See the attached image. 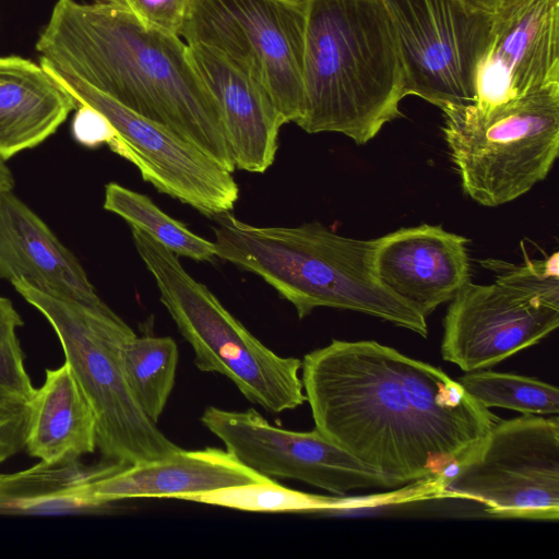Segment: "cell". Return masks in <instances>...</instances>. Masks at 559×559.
Wrapping results in <instances>:
<instances>
[{"label": "cell", "mask_w": 559, "mask_h": 559, "mask_svg": "<svg viewBox=\"0 0 559 559\" xmlns=\"http://www.w3.org/2000/svg\"><path fill=\"white\" fill-rule=\"evenodd\" d=\"M45 373L28 403L24 449L45 463L93 453L97 448L95 415L72 369L64 361Z\"/></svg>", "instance_id": "cell-20"}, {"label": "cell", "mask_w": 559, "mask_h": 559, "mask_svg": "<svg viewBox=\"0 0 559 559\" xmlns=\"http://www.w3.org/2000/svg\"><path fill=\"white\" fill-rule=\"evenodd\" d=\"M0 278L110 311L76 257L12 191L0 194Z\"/></svg>", "instance_id": "cell-16"}, {"label": "cell", "mask_w": 559, "mask_h": 559, "mask_svg": "<svg viewBox=\"0 0 559 559\" xmlns=\"http://www.w3.org/2000/svg\"><path fill=\"white\" fill-rule=\"evenodd\" d=\"M43 69L75 102L102 112L117 132L109 148L132 163L155 189L214 217L239 198L233 173L194 144L96 90L76 75L40 59Z\"/></svg>", "instance_id": "cell-11"}, {"label": "cell", "mask_w": 559, "mask_h": 559, "mask_svg": "<svg viewBox=\"0 0 559 559\" xmlns=\"http://www.w3.org/2000/svg\"><path fill=\"white\" fill-rule=\"evenodd\" d=\"M213 218L216 258L260 276L299 319L320 307L352 310L427 337V318L378 280L376 239L345 237L319 222L260 227L230 212Z\"/></svg>", "instance_id": "cell-4"}, {"label": "cell", "mask_w": 559, "mask_h": 559, "mask_svg": "<svg viewBox=\"0 0 559 559\" xmlns=\"http://www.w3.org/2000/svg\"><path fill=\"white\" fill-rule=\"evenodd\" d=\"M191 59L215 97L238 169L262 174L274 163L285 124L264 87L221 52L191 44Z\"/></svg>", "instance_id": "cell-17"}, {"label": "cell", "mask_w": 559, "mask_h": 559, "mask_svg": "<svg viewBox=\"0 0 559 559\" xmlns=\"http://www.w3.org/2000/svg\"><path fill=\"white\" fill-rule=\"evenodd\" d=\"M456 381L487 408L534 415L559 413L558 388L532 377L479 369L466 372Z\"/></svg>", "instance_id": "cell-24"}, {"label": "cell", "mask_w": 559, "mask_h": 559, "mask_svg": "<svg viewBox=\"0 0 559 559\" xmlns=\"http://www.w3.org/2000/svg\"><path fill=\"white\" fill-rule=\"evenodd\" d=\"M118 5L144 24L180 35L191 0H99Z\"/></svg>", "instance_id": "cell-28"}, {"label": "cell", "mask_w": 559, "mask_h": 559, "mask_svg": "<svg viewBox=\"0 0 559 559\" xmlns=\"http://www.w3.org/2000/svg\"><path fill=\"white\" fill-rule=\"evenodd\" d=\"M559 325V301L512 284L467 282L443 319L441 356L465 372L528 348Z\"/></svg>", "instance_id": "cell-13"}, {"label": "cell", "mask_w": 559, "mask_h": 559, "mask_svg": "<svg viewBox=\"0 0 559 559\" xmlns=\"http://www.w3.org/2000/svg\"><path fill=\"white\" fill-rule=\"evenodd\" d=\"M201 423L248 468L269 478L294 479L346 495L395 488L390 479L340 448L317 429L292 431L271 425L258 411L204 409Z\"/></svg>", "instance_id": "cell-12"}, {"label": "cell", "mask_w": 559, "mask_h": 559, "mask_svg": "<svg viewBox=\"0 0 559 559\" xmlns=\"http://www.w3.org/2000/svg\"><path fill=\"white\" fill-rule=\"evenodd\" d=\"M308 0H191L180 32L215 49L258 81L285 123L304 109Z\"/></svg>", "instance_id": "cell-8"}, {"label": "cell", "mask_w": 559, "mask_h": 559, "mask_svg": "<svg viewBox=\"0 0 559 559\" xmlns=\"http://www.w3.org/2000/svg\"><path fill=\"white\" fill-rule=\"evenodd\" d=\"M129 388L144 414L155 424L175 385L179 350L170 336H133L122 350Z\"/></svg>", "instance_id": "cell-22"}, {"label": "cell", "mask_w": 559, "mask_h": 559, "mask_svg": "<svg viewBox=\"0 0 559 559\" xmlns=\"http://www.w3.org/2000/svg\"><path fill=\"white\" fill-rule=\"evenodd\" d=\"M23 324L12 301L0 295V401L29 403L36 391L17 337Z\"/></svg>", "instance_id": "cell-26"}, {"label": "cell", "mask_w": 559, "mask_h": 559, "mask_svg": "<svg viewBox=\"0 0 559 559\" xmlns=\"http://www.w3.org/2000/svg\"><path fill=\"white\" fill-rule=\"evenodd\" d=\"M302 84L296 123L308 133L364 145L402 116L404 72L382 0H308Z\"/></svg>", "instance_id": "cell-3"}, {"label": "cell", "mask_w": 559, "mask_h": 559, "mask_svg": "<svg viewBox=\"0 0 559 559\" xmlns=\"http://www.w3.org/2000/svg\"><path fill=\"white\" fill-rule=\"evenodd\" d=\"M181 500L254 512H308L338 506L335 499L293 490L273 479L189 495Z\"/></svg>", "instance_id": "cell-25"}, {"label": "cell", "mask_w": 559, "mask_h": 559, "mask_svg": "<svg viewBox=\"0 0 559 559\" xmlns=\"http://www.w3.org/2000/svg\"><path fill=\"white\" fill-rule=\"evenodd\" d=\"M439 489L441 497L477 501L498 518L558 521V415L499 419Z\"/></svg>", "instance_id": "cell-9"}, {"label": "cell", "mask_w": 559, "mask_h": 559, "mask_svg": "<svg viewBox=\"0 0 559 559\" xmlns=\"http://www.w3.org/2000/svg\"><path fill=\"white\" fill-rule=\"evenodd\" d=\"M104 209L122 217L131 227L139 228L164 245L177 257L195 261L216 258L215 245L162 211L147 195L109 182L105 188Z\"/></svg>", "instance_id": "cell-23"}, {"label": "cell", "mask_w": 559, "mask_h": 559, "mask_svg": "<svg viewBox=\"0 0 559 559\" xmlns=\"http://www.w3.org/2000/svg\"><path fill=\"white\" fill-rule=\"evenodd\" d=\"M226 450H178L163 459L129 465L94 483L104 504L132 498H176L267 481Z\"/></svg>", "instance_id": "cell-18"}, {"label": "cell", "mask_w": 559, "mask_h": 559, "mask_svg": "<svg viewBox=\"0 0 559 559\" xmlns=\"http://www.w3.org/2000/svg\"><path fill=\"white\" fill-rule=\"evenodd\" d=\"M131 229L162 304L192 347L197 368L225 376L249 402L270 413L302 405L301 360L266 347L183 269L174 252L143 230Z\"/></svg>", "instance_id": "cell-5"}, {"label": "cell", "mask_w": 559, "mask_h": 559, "mask_svg": "<svg viewBox=\"0 0 559 559\" xmlns=\"http://www.w3.org/2000/svg\"><path fill=\"white\" fill-rule=\"evenodd\" d=\"M72 120V134L76 142L87 147L109 145L117 132L109 120L98 110L84 104L76 105Z\"/></svg>", "instance_id": "cell-30"}, {"label": "cell", "mask_w": 559, "mask_h": 559, "mask_svg": "<svg viewBox=\"0 0 559 559\" xmlns=\"http://www.w3.org/2000/svg\"><path fill=\"white\" fill-rule=\"evenodd\" d=\"M523 252L525 253L524 250ZM558 262L557 251L545 259H531L525 253L524 261L519 264L492 258L479 261L485 269L495 274L496 281L559 301Z\"/></svg>", "instance_id": "cell-27"}, {"label": "cell", "mask_w": 559, "mask_h": 559, "mask_svg": "<svg viewBox=\"0 0 559 559\" xmlns=\"http://www.w3.org/2000/svg\"><path fill=\"white\" fill-rule=\"evenodd\" d=\"M467 242L441 225L400 228L376 238V275L427 318L471 281Z\"/></svg>", "instance_id": "cell-15"}, {"label": "cell", "mask_w": 559, "mask_h": 559, "mask_svg": "<svg viewBox=\"0 0 559 559\" xmlns=\"http://www.w3.org/2000/svg\"><path fill=\"white\" fill-rule=\"evenodd\" d=\"M5 162L7 160L0 156V194L12 191L14 187L13 175Z\"/></svg>", "instance_id": "cell-31"}, {"label": "cell", "mask_w": 559, "mask_h": 559, "mask_svg": "<svg viewBox=\"0 0 559 559\" xmlns=\"http://www.w3.org/2000/svg\"><path fill=\"white\" fill-rule=\"evenodd\" d=\"M126 466L107 460L87 465L81 459H66L0 473V515L99 512L108 506L94 496V483Z\"/></svg>", "instance_id": "cell-21"}, {"label": "cell", "mask_w": 559, "mask_h": 559, "mask_svg": "<svg viewBox=\"0 0 559 559\" xmlns=\"http://www.w3.org/2000/svg\"><path fill=\"white\" fill-rule=\"evenodd\" d=\"M12 285L56 332L64 361L94 412L97 448L105 460L129 466L181 449L144 414L129 388L122 350L136 334L118 314L46 295L21 281Z\"/></svg>", "instance_id": "cell-6"}, {"label": "cell", "mask_w": 559, "mask_h": 559, "mask_svg": "<svg viewBox=\"0 0 559 559\" xmlns=\"http://www.w3.org/2000/svg\"><path fill=\"white\" fill-rule=\"evenodd\" d=\"M300 371L314 429L395 487L439 485L499 420L441 369L376 341L333 340Z\"/></svg>", "instance_id": "cell-1"}, {"label": "cell", "mask_w": 559, "mask_h": 559, "mask_svg": "<svg viewBox=\"0 0 559 559\" xmlns=\"http://www.w3.org/2000/svg\"><path fill=\"white\" fill-rule=\"evenodd\" d=\"M472 3L489 11H495L504 0H468Z\"/></svg>", "instance_id": "cell-32"}, {"label": "cell", "mask_w": 559, "mask_h": 559, "mask_svg": "<svg viewBox=\"0 0 559 559\" xmlns=\"http://www.w3.org/2000/svg\"><path fill=\"white\" fill-rule=\"evenodd\" d=\"M28 403L0 401V466L25 447Z\"/></svg>", "instance_id": "cell-29"}, {"label": "cell", "mask_w": 559, "mask_h": 559, "mask_svg": "<svg viewBox=\"0 0 559 559\" xmlns=\"http://www.w3.org/2000/svg\"><path fill=\"white\" fill-rule=\"evenodd\" d=\"M559 84V0H504L476 76V108Z\"/></svg>", "instance_id": "cell-14"}, {"label": "cell", "mask_w": 559, "mask_h": 559, "mask_svg": "<svg viewBox=\"0 0 559 559\" xmlns=\"http://www.w3.org/2000/svg\"><path fill=\"white\" fill-rule=\"evenodd\" d=\"M40 59L236 169L219 106L188 44L105 1L58 0L41 31Z\"/></svg>", "instance_id": "cell-2"}, {"label": "cell", "mask_w": 559, "mask_h": 559, "mask_svg": "<svg viewBox=\"0 0 559 559\" xmlns=\"http://www.w3.org/2000/svg\"><path fill=\"white\" fill-rule=\"evenodd\" d=\"M395 34L405 92L441 110L475 104L476 76L495 11L468 0H382Z\"/></svg>", "instance_id": "cell-10"}, {"label": "cell", "mask_w": 559, "mask_h": 559, "mask_svg": "<svg viewBox=\"0 0 559 559\" xmlns=\"http://www.w3.org/2000/svg\"><path fill=\"white\" fill-rule=\"evenodd\" d=\"M442 131L463 191L483 206L509 203L544 180L559 153V84L489 109L447 107Z\"/></svg>", "instance_id": "cell-7"}, {"label": "cell", "mask_w": 559, "mask_h": 559, "mask_svg": "<svg viewBox=\"0 0 559 559\" xmlns=\"http://www.w3.org/2000/svg\"><path fill=\"white\" fill-rule=\"evenodd\" d=\"M76 108L73 98L29 59L0 56V156L33 148Z\"/></svg>", "instance_id": "cell-19"}]
</instances>
